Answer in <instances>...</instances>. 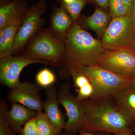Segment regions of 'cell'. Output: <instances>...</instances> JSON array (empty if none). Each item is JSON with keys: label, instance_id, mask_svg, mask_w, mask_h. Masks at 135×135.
Wrapping results in <instances>:
<instances>
[{"label": "cell", "instance_id": "obj_1", "mask_svg": "<svg viewBox=\"0 0 135 135\" xmlns=\"http://www.w3.org/2000/svg\"><path fill=\"white\" fill-rule=\"evenodd\" d=\"M64 42V56L57 67L61 79L69 77V71L74 66L96 65L105 51L101 41L83 30L78 21L73 22Z\"/></svg>", "mask_w": 135, "mask_h": 135}, {"label": "cell", "instance_id": "obj_2", "mask_svg": "<svg viewBox=\"0 0 135 135\" xmlns=\"http://www.w3.org/2000/svg\"><path fill=\"white\" fill-rule=\"evenodd\" d=\"M82 102L85 115L79 133L133 134L130 125L116 108L112 97L90 98Z\"/></svg>", "mask_w": 135, "mask_h": 135}, {"label": "cell", "instance_id": "obj_3", "mask_svg": "<svg viewBox=\"0 0 135 135\" xmlns=\"http://www.w3.org/2000/svg\"><path fill=\"white\" fill-rule=\"evenodd\" d=\"M65 50L64 42L56 38L49 28H43L32 37L20 53L22 56L57 67L62 61Z\"/></svg>", "mask_w": 135, "mask_h": 135}, {"label": "cell", "instance_id": "obj_4", "mask_svg": "<svg viewBox=\"0 0 135 135\" xmlns=\"http://www.w3.org/2000/svg\"><path fill=\"white\" fill-rule=\"evenodd\" d=\"M71 69L83 73L89 78L94 88V95L91 98L112 97L133 80L114 73L97 65L76 66Z\"/></svg>", "mask_w": 135, "mask_h": 135}, {"label": "cell", "instance_id": "obj_5", "mask_svg": "<svg viewBox=\"0 0 135 135\" xmlns=\"http://www.w3.org/2000/svg\"><path fill=\"white\" fill-rule=\"evenodd\" d=\"M135 39V19L133 16L113 18L102 37L105 50L129 47Z\"/></svg>", "mask_w": 135, "mask_h": 135}, {"label": "cell", "instance_id": "obj_6", "mask_svg": "<svg viewBox=\"0 0 135 135\" xmlns=\"http://www.w3.org/2000/svg\"><path fill=\"white\" fill-rule=\"evenodd\" d=\"M47 7L46 0H40L29 8L15 39L13 50L14 55L21 53L31 38L46 23L42 17Z\"/></svg>", "mask_w": 135, "mask_h": 135}, {"label": "cell", "instance_id": "obj_7", "mask_svg": "<svg viewBox=\"0 0 135 135\" xmlns=\"http://www.w3.org/2000/svg\"><path fill=\"white\" fill-rule=\"evenodd\" d=\"M97 65L123 77L135 79V51L130 47L105 50Z\"/></svg>", "mask_w": 135, "mask_h": 135}, {"label": "cell", "instance_id": "obj_8", "mask_svg": "<svg viewBox=\"0 0 135 135\" xmlns=\"http://www.w3.org/2000/svg\"><path fill=\"white\" fill-rule=\"evenodd\" d=\"M57 95L59 103L65 109L68 117L64 128L65 134L76 135L82 127L85 115V109L82 102L71 93L69 82L62 85Z\"/></svg>", "mask_w": 135, "mask_h": 135}, {"label": "cell", "instance_id": "obj_9", "mask_svg": "<svg viewBox=\"0 0 135 135\" xmlns=\"http://www.w3.org/2000/svg\"><path fill=\"white\" fill-rule=\"evenodd\" d=\"M42 61L32 60L22 56H8L0 58V80L1 83L10 88H15L20 83L19 77L25 67L32 64Z\"/></svg>", "mask_w": 135, "mask_h": 135}, {"label": "cell", "instance_id": "obj_10", "mask_svg": "<svg viewBox=\"0 0 135 135\" xmlns=\"http://www.w3.org/2000/svg\"><path fill=\"white\" fill-rule=\"evenodd\" d=\"M8 95V99L12 103H18L36 111L44 109L43 102L37 85L29 82L20 83L12 89Z\"/></svg>", "mask_w": 135, "mask_h": 135}, {"label": "cell", "instance_id": "obj_11", "mask_svg": "<svg viewBox=\"0 0 135 135\" xmlns=\"http://www.w3.org/2000/svg\"><path fill=\"white\" fill-rule=\"evenodd\" d=\"M0 3V29L21 26L29 8L26 0H1Z\"/></svg>", "mask_w": 135, "mask_h": 135}, {"label": "cell", "instance_id": "obj_12", "mask_svg": "<svg viewBox=\"0 0 135 135\" xmlns=\"http://www.w3.org/2000/svg\"><path fill=\"white\" fill-rule=\"evenodd\" d=\"M1 102L0 110L2 111L5 121L16 133H19L27 122L35 117L36 112L18 103H12L10 110Z\"/></svg>", "mask_w": 135, "mask_h": 135}, {"label": "cell", "instance_id": "obj_13", "mask_svg": "<svg viewBox=\"0 0 135 135\" xmlns=\"http://www.w3.org/2000/svg\"><path fill=\"white\" fill-rule=\"evenodd\" d=\"M117 109L128 121L130 126L135 123V84H130L112 97Z\"/></svg>", "mask_w": 135, "mask_h": 135}, {"label": "cell", "instance_id": "obj_14", "mask_svg": "<svg viewBox=\"0 0 135 135\" xmlns=\"http://www.w3.org/2000/svg\"><path fill=\"white\" fill-rule=\"evenodd\" d=\"M73 22L72 18L64 8L53 5L48 28L56 38L64 41Z\"/></svg>", "mask_w": 135, "mask_h": 135}, {"label": "cell", "instance_id": "obj_15", "mask_svg": "<svg viewBox=\"0 0 135 135\" xmlns=\"http://www.w3.org/2000/svg\"><path fill=\"white\" fill-rule=\"evenodd\" d=\"M46 99L43 102L45 113L51 124L56 129L61 131L64 129L65 120L59 107V101L55 87H48L46 90Z\"/></svg>", "mask_w": 135, "mask_h": 135}, {"label": "cell", "instance_id": "obj_16", "mask_svg": "<svg viewBox=\"0 0 135 135\" xmlns=\"http://www.w3.org/2000/svg\"><path fill=\"white\" fill-rule=\"evenodd\" d=\"M112 19L109 12L101 8H97L90 16L84 18L83 23L87 28L95 32L99 38L104 33Z\"/></svg>", "mask_w": 135, "mask_h": 135}, {"label": "cell", "instance_id": "obj_17", "mask_svg": "<svg viewBox=\"0 0 135 135\" xmlns=\"http://www.w3.org/2000/svg\"><path fill=\"white\" fill-rule=\"evenodd\" d=\"M20 26L9 25L0 29V58L14 55V42Z\"/></svg>", "mask_w": 135, "mask_h": 135}, {"label": "cell", "instance_id": "obj_18", "mask_svg": "<svg viewBox=\"0 0 135 135\" xmlns=\"http://www.w3.org/2000/svg\"><path fill=\"white\" fill-rule=\"evenodd\" d=\"M36 125L40 135H60L61 131L56 129L42 111L36 112Z\"/></svg>", "mask_w": 135, "mask_h": 135}, {"label": "cell", "instance_id": "obj_19", "mask_svg": "<svg viewBox=\"0 0 135 135\" xmlns=\"http://www.w3.org/2000/svg\"><path fill=\"white\" fill-rule=\"evenodd\" d=\"M61 7L64 8L72 18L73 22H77L81 12L86 4L87 0H76L69 3L59 2Z\"/></svg>", "mask_w": 135, "mask_h": 135}, {"label": "cell", "instance_id": "obj_20", "mask_svg": "<svg viewBox=\"0 0 135 135\" xmlns=\"http://www.w3.org/2000/svg\"><path fill=\"white\" fill-rule=\"evenodd\" d=\"M56 78L54 73L48 68H44L37 74L36 80L39 86L43 88L50 86L56 81Z\"/></svg>", "mask_w": 135, "mask_h": 135}, {"label": "cell", "instance_id": "obj_21", "mask_svg": "<svg viewBox=\"0 0 135 135\" xmlns=\"http://www.w3.org/2000/svg\"><path fill=\"white\" fill-rule=\"evenodd\" d=\"M109 14L112 18L128 16L127 8L123 0H109Z\"/></svg>", "mask_w": 135, "mask_h": 135}, {"label": "cell", "instance_id": "obj_22", "mask_svg": "<svg viewBox=\"0 0 135 135\" xmlns=\"http://www.w3.org/2000/svg\"><path fill=\"white\" fill-rule=\"evenodd\" d=\"M69 75V77L71 76L72 78L76 90L84 88L91 83L89 78L84 74L74 69L70 70Z\"/></svg>", "mask_w": 135, "mask_h": 135}, {"label": "cell", "instance_id": "obj_23", "mask_svg": "<svg viewBox=\"0 0 135 135\" xmlns=\"http://www.w3.org/2000/svg\"><path fill=\"white\" fill-rule=\"evenodd\" d=\"M18 134L19 135H40L37 128L35 117L27 122Z\"/></svg>", "mask_w": 135, "mask_h": 135}, {"label": "cell", "instance_id": "obj_24", "mask_svg": "<svg viewBox=\"0 0 135 135\" xmlns=\"http://www.w3.org/2000/svg\"><path fill=\"white\" fill-rule=\"evenodd\" d=\"M5 121L2 111L0 110V135H16Z\"/></svg>", "mask_w": 135, "mask_h": 135}, {"label": "cell", "instance_id": "obj_25", "mask_svg": "<svg viewBox=\"0 0 135 135\" xmlns=\"http://www.w3.org/2000/svg\"><path fill=\"white\" fill-rule=\"evenodd\" d=\"M127 9L129 16H133L134 0H123Z\"/></svg>", "mask_w": 135, "mask_h": 135}, {"label": "cell", "instance_id": "obj_26", "mask_svg": "<svg viewBox=\"0 0 135 135\" xmlns=\"http://www.w3.org/2000/svg\"><path fill=\"white\" fill-rule=\"evenodd\" d=\"M97 5L103 9L107 10L109 8V0H94Z\"/></svg>", "mask_w": 135, "mask_h": 135}, {"label": "cell", "instance_id": "obj_27", "mask_svg": "<svg viewBox=\"0 0 135 135\" xmlns=\"http://www.w3.org/2000/svg\"><path fill=\"white\" fill-rule=\"evenodd\" d=\"M80 135H97L94 134V133H87V132H81L80 133Z\"/></svg>", "mask_w": 135, "mask_h": 135}, {"label": "cell", "instance_id": "obj_28", "mask_svg": "<svg viewBox=\"0 0 135 135\" xmlns=\"http://www.w3.org/2000/svg\"><path fill=\"white\" fill-rule=\"evenodd\" d=\"M97 135H110V134H108V133H102V132H97V133H95Z\"/></svg>", "mask_w": 135, "mask_h": 135}, {"label": "cell", "instance_id": "obj_29", "mask_svg": "<svg viewBox=\"0 0 135 135\" xmlns=\"http://www.w3.org/2000/svg\"><path fill=\"white\" fill-rule=\"evenodd\" d=\"M129 47L131 48V49H133L135 51V39L133 41V43L131 44V45Z\"/></svg>", "mask_w": 135, "mask_h": 135}, {"label": "cell", "instance_id": "obj_30", "mask_svg": "<svg viewBox=\"0 0 135 135\" xmlns=\"http://www.w3.org/2000/svg\"><path fill=\"white\" fill-rule=\"evenodd\" d=\"M113 135H135L134 134H127V133H116L113 134Z\"/></svg>", "mask_w": 135, "mask_h": 135}, {"label": "cell", "instance_id": "obj_31", "mask_svg": "<svg viewBox=\"0 0 135 135\" xmlns=\"http://www.w3.org/2000/svg\"><path fill=\"white\" fill-rule=\"evenodd\" d=\"M131 128L133 131V134H135V123L133 124L131 126Z\"/></svg>", "mask_w": 135, "mask_h": 135}, {"label": "cell", "instance_id": "obj_32", "mask_svg": "<svg viewBox=\"0 0 135 135\" xmlns=\"http://www.w3.org/2000/svg\"><path fill=\"white\" fill-rule=\"evenodd\" d=\"M133 16L134 18L135 19V0H134V9H133Z\"/></svg>", "mask_w": 135, "mask_h": 135}, {"label": "cell", "instance_id": "obj_33", "mask_svg": "<svg viewBox=\"0 0 135 135\" xmlns=\"http://www.w3.org/2000/svg\"><path fill=\"white\" fill-rule=\"evenodd\" d=\"M133 82L135 84V79H134L133 80Z\"/></svg>", "mask_w": 135, "mask_h": 135}, {"label": "cell", "instance_id": "obj_34", "mask_svg": "<svg viewBox=\"0 0 135 135\" xmlns=\"http://www.w3.org/2000/svg\"><path fill=\"white\" fill-rule=\"evenodd\" d=\"M66 135V134H62V135Z\"/></svg>", "mask_w": 135, "mask_h": 135}, {"label": "cell", "instance_id": "obj_35", "mask_svg": "<svg viewBox=\"0 0 135 135\" xmlns=\"http://www.w3.org/2000/svg\"><path fill=\"white\" fill-rule=\"evenodd\" d=\"M49 1H51V0H49Z\"/></svg>", "mask_w": 135, "mask_h": 135}, {"label": "cell", "instance_id": "obj_36", "mask_svg": "<svg viewBox=\"0 0 135 135\" xmlns=\"http://www.w3.org/2000/svg\"></svg>", "mask_w": 135, "mask_h": 135}]
</instances>
